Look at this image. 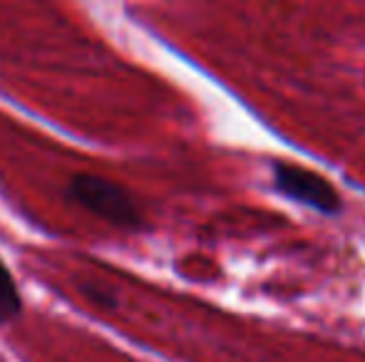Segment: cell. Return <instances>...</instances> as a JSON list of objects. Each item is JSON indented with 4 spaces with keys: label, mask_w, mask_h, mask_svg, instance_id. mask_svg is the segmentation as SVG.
<instances>
[{
    "label": "cell",
    "mask_w": 365,
    "mask_h": 362,
    "mask_svg": "<svg viewBox=\"0 0 365 362\" xmlns=\"http://www.w3.org/2000/svg\"><path fill=\"white\" fill-rule=\"evenodd\" d=\"M274 183L284 196H289L298 203H306V206L316 208V211H321V213L331 216V213L341 211V196H338V191L333 188V183L311 169L276 161Z\"/></svg>",
    "instance_id": "7a4b0ae2"
},
{
    "label": "cell",
    "mask_w": 365,
    "mask_h": 362,
    "mask_svg": "<svg viewBox=\"0 0 365 362\" xmlns=\"http://www.w3.org/2000/svg\"><path fill=\"white\" fill-rule=\"evenodd\" d=\"M65 196L75 206L85 208L87 213L102 218L110 226L117 228H140L145 226V213H142L137 198L100 174H73L65 186Z\"/></svg>",
    "instance_id": "6da1fadb"
},
{
    "label": "cell",
    "mask_w": 365,
    "mask_h": 362,
    "mask_svg": "<svg viewBox=\"0 0 365 362\" xmlns=\"http://www.w3.org/2000/svg\"><path fill=\"white\" fill-rule=\"evenodd\" d=\"M23 310V298H20L18 283H15L10 268L0 258V325L15 320Z\"/></svg>",
    "instance_id": "3957f363"
}]
</instances>
